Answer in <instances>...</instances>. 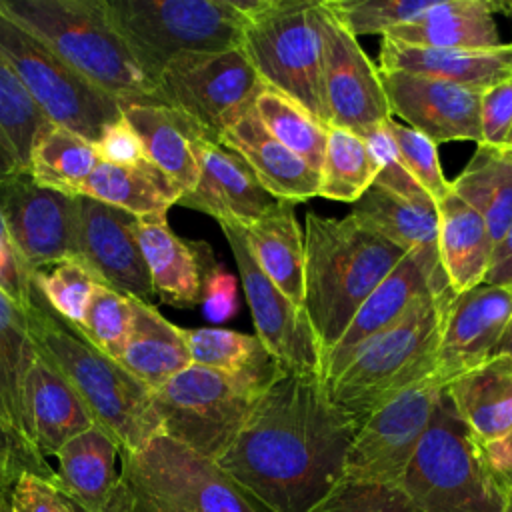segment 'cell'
<instances>
[{
    "mask_svg": "<svg viewBox=\"0 0 512 512\" xmlns=\"http://www.w3.org/2000/svg\"><path fill=\"white\" fill-rule=\"evenodd\" d=\"M356 432L322 374L280 368L218 466L270 512H312L342 480Z\"/></svg>",
    "mask_w": 512,
    "mask_h": 512,
    "instance_id": "cell-1",
    "label": "cell"
},
{
    "mask_svg": "<svg viewBox=\"0 0 512 512\" xmlns=\"http://www.w3.org/2000/svg\"><path fill=\"white\" fill-rule=\"evenodd\" d=\"M26 314L38 356L70 382L94 424L104 428L120 450H140L162 434L152 390L96 348L78 326L58 316L34 284Z\"/></svg>",
    "mask_w": 512,
    "mask_h": 512,
    "instance_id": "cell-2",
    "label": "cell"
},
{
    "mask_svg": "<svg viewBox=\"0 0 512 512\" xmlns=\"http://www.w3.org/2000/svg\"><path fill=\"white\" fill-rule=\"evenodd\" d=\"M304 254V308L324 358L406 252L350 214L306 212Z\"/></svg>",
    "mask_w": 512,
    "mask_h": 512,
    "instance_id": "cell-3",
    "label": "cell"
},
{
    "mask_svg": "<svg viewBox=\"0 0 512 512\" xmlns=\"http://www.w3.org/2000/svg\"><path fill=\"white\" fill-rule=\"evenodd\" d=\"M0 10L122 106L150 102L154 84L112 24L104 0H0Z\"/></svg>",
    "mask_w": 512,
    "mask_h": 512,
    "instance_id": "cell-4",
    "label": "cell"
},
{
    "mask_svg": "<svg viewBox=\"0 0 512 512\" xmlns=\"http://www.w3.org/2000/svg\"><path fill=\"white\" fill-rule=\"evenodd\" d=\"M454 292L416 308L390 330L364 342L330 380L332 402L360 424L410 386L436 374L444 314Z\"/></svg>",
    "mask_w": 512,
    "mask_h": 512,
    "instance_id": "cell-5",
    "label": "cell"
},
{
    "mask_svg": "<svg viewBox=\"0 0 512 512\" xmlns=\"http://www.w3.org/2000/svg\"><path fill=\"white\" fill-rule=\"evenodd\" d=\"M416 512H512L446 388L402 478Z\"/></svg>",
    "mask_w": 512,
    "mask_h": 512,
    "instance_id": "cell-6",
    "label": "cell"
},
{
    "mask_svg": "<svg viewBox=\"0 0 512 512\" xmlns=\"http://www.w3.org/2000/svg\"><path fill=\"white\" fill-rule=\"evenodd\" d=\"M126 512H270L218 462L160 434L120 450Z\"/></svg>",
    "mask_w": 512,
    "mask_h": 512,
    "instance_id": "cell-7",
    "label": "cell"
},
{
    "mask_svg": "<svg viewBox=\"0 0 512 512\" xmlns=\"http://www.w3.org/2000/svg\"><path fill=\"white\" fill-rule=\"evenodd\" d=\"M104 4L152 84L180 54L242 46L244 0H104Z\"/></svg>",
    "mask_w": 512,
    "mask_h": 512,
    "instance_id": "cell-8",
    "label": "cell"
},
{
    "mask_svg": "<svg viewBox=\"0 0 512 512\" xmlns=\"http://www.w3.org/2000/svg\"><path fill=\"white\" fill-rule=\"evenodd\" d=\"M320 0H244L242 50L264 84L328 124L322 90Z\"/></svg>",
    "mask_w": 512,
    "mask_h": 512,
    "instance_id": "cell-9",
    "label": "cell"
},
{
    "mask_svg": "<svg viewBox=\"0 0 512 512\" xmlns=\"http://www.w3.org/2000/svg\"><path fill=\"white\" fill-rule=\"evenodd\" d=\"M266 386L190 364L152 390L162 434L218 462L248 420Z\"/></svg>",
    "mask_w": 512,
    "mask_h": 512,
    "instance_id": "cell-10",
    "label": "cell"
},
{
    "mask_svg": "<svg viewBox=\"0 0 512 512\" xmlns=\"http://www.w3.org/2000/svg\"><path fill=\"white\" fill-rule=\"evenodd\" d=\"M0 58L12 68L38 110L94 144L122 118V104L68 66L38 34L0 10Z\"/></svg>",
    "mask_w": 512,
    "mask_h": 512,
    "instance_id": "cell-11",
    "label": "cell"
},
{
    "mask_svg": "<svg viewBox=\"0 0 512 512\" xmlns=\"http://www.w3.org/2000/svg\"><path fill=\"white\" fill-rule=\"evenodd\" d=\"M264 80L240 48L186 52L170 60L156 78L148 104L172 106L222 136L254 108Z\"/></svg>",
    "mask_w": 512,
    "mask_h": 512,
    "instance_id": "cell-12",
    "label": "cell"
},
{
    "mask_svg": "<svg viewBox=\"0 0 512 512\" xmlns=\"http://www.w3.org/2000/svg\"><path fill=\"white\" fill-rule=\"evenodd\" d=\"M444 388L430 376L370 414L352 440L344 478L400 486Z\"/></svg>",
    "mask_w": 512,
    "mask_h": 512,
    "instance_id": "cell-13",
    "label": "cell"
},
{
    "mask_svg": "<svg viewBox=\"0 0 512 512\" xmlns=\"http://www.w3.org/2000/svg\"><path fill=\"white\" fill-rule=\"evenodd\" d=\"M318 16L328 124L366 138L392 116L378 64L368 58L358 38L340 22L326 0H320Z\"/></svg>",
    "mask_w": 512,
    "mask_h": 512,
    "instance_id": "cell-14",
    "label": "cell"
},
{
    "mask_svg": "<svg viewBox=\"0 0 512 512\" xmlns=\"http://www.w3.org/2000/svg\"><path fill=\"white\" fill-rule=\"evenodd\" d=\"M0 216L32 274L76 258L78 196L44 188L28 170H18L0 180Z\"/></svg>",
    "mask_w": 512,
    "mask_h": 512,
    "instance_id": "cell-15",
    "label": "cell"
},
{
    "mask_svg": "<svg viewBox=\"0 0 512 512\" xmlns=\"http://www.w3.org/2000/svg\"><path fill=\"white\" fill-rule=\"evenodd\" d=\"M234 256L258 340L284 370L322 374V350L304 306L294 304L256 264L244 230L220 226Z\"/></svg>",
    "mask_w": 512,
    "mask_h": 512,
    "instance_id": "cell-16",
    "label": "cell"
},
{
    "mask_svg": "<svg viewBox=\"0 0 512 512\" xmlns=\"http://www.w3.org/2000/svg\"><path fill=\"white\" fill-rule=\"evenodd\" d=\"M446 292L454 290L444 274L438 252L406 254L364 300L340 340L324 354V382L334 378L364 342L400 324L416 308Z\"/></svg>",
    "mask_w": 512,
    "mask_h": 512,
    "instance_id": "cell-17",
    "label": "cell"
},
{
    "mask_svg": "<svg viewBox=\"0 0 512 512\" xmlns=\"http://www.w3.org/2000/svg\"><path fill=\"white\" fill-rule=\"evenodd\" d=\"M76 260H80L100 284L130 298L150 302L156 294L138 242V216L78 196Z\"/></svg>",
    "mask_w": 512,
    "mask_h": 512,
    "instance_id": "cell-18",
    "label": "cell"
},
{
    "mask_svg": "<svg viewBox=\"0 0 512 512\" xmlns=\"http://www.w3.org/2000/svg\"><path fill=\"white\" fill-rule=\"evenodd\" d=\"M392 116L434 144L472 140L480 144L482 92L442 78L380 70Z\"/></svg>",
    "mask_w": 512,
    "mask_h": 512,
    "instance_id": "cell-19",
    "label": "cell"
},
{
    "mask_svg": "<svg viewBox=\"0 0 512 512\" xmlns=\"http://www.w3.org/2000/svg\"><path fill=\"white\" fill-rule=\"evenodd\" d=\"M512 318V286L480 284L452 294L438 348L436 378L448 384L496 354Z\"/></svg>",
    "mask_w": 512,
    "mask_h": 512,
    "instance_id": "cell-20",
    "label": "cell"
},
{
    "mask_svg": "<svg viewBox=\"0 0 512 512\" xmlns=\"http://www.w3.org/2000/svg\"><path fill=\"white\" fill-rule=\"evenodd\" d=\"M276 204L240 154L220 138L208 142L200 160L196 186L182 194L178 206L212 216L220 226L248 228Z\"/></svg>",
    "mask_w": 512,
    "mask_h": 512,
    "instance_id": "cell-21",
    "label": "cell"
},
{
    "mask_svg": "<svg viewBox=\"0 0 512 512\" xmlns=\"http://www.w3.org/2000/svg\"><path fill=\"white\" fill-rule=\"evenodd\" d=\"M138 242L154 292L168 304H202L206 286L220 268L206 242L180 238L164 216L138 218Z\"/></svg>",
    "mask_w": 512,
    "mask_h": 512,
    "instance_id": "cell-22",
    "label": "cell"
},
{
    "mask_svg": "<svg viewBox=\"0 0 512 512\" xmlns=\"http://www.w3.org/2000/svg\"><path fill=\"white\" fill-rule=\"evenodd\" d=\"M124 118L142 140L146 160L168 176L182 194L200 176V160L208 142L220 138L186 112L162 104L122 106Z\"/></svg>",
    "mask_w": 512,
    "mask_h": 512,
    "instance_id": "cell-23",
    "label": "cell"
},
{
    "mask_svg": "<svg viewBox=\"0 0 512 512\" xmlns=\"http://www.w3.org/2000/svg\"><path fill=\"white\" fill-rule=\"evenodd\" d=\"M378 70L442 78L472 90L512 78V42L496 48H420L382 38Z\"/></svg>",
    "mask_w": 512,
    "mask_h": 512,
    "instance_id": "cell-24",
    "label": "cell"
},
{
    "mask_svg": "<svg viewBox=\"0 0 512 512\" xmlns=\"http://www.w3.org/2000/svg\"><path fill=\"white\" fill-rule=\"evenodd\" d=\"M220 140L244 158L260 184L276 200L296 204L318 196L320 172L278 142L254 108L226 128Z\"/></svg>",
    "mask_w": 512,
    "mask_h": 512,
    "instance_id": "cell-25",
    "label": "cell"
},
{
    "mask_svg": "<svg viewBox=\"0 0 512 512\" xmlns=\"http://www.w3.org/2000/svg\"><path fill=\"white\" fill-rule=\"evenodd\" d=\"M120 444L98 424L56 454V484L80 512H108L120 490Z\"/></svg>",
    "mask_w": 512,
    "mask_h": 512,
    "instance_id": "cell-26",
    "label": "cell"
},
{
    "mask_svg": "<svg viewBox=\"0 0 512 512\" xmlns=\"http://www.w3.org/2000/svg\"><path fill=\"white\" fill-rule=\"evenodd\" d=\"M26 434L44 456H56L74 436L94 426V418L70 382L44 358H36L26 382Z\"/></svg>",
    "mask_w": 512,
    "mask_h": 512,
    "instance_id": "cell-27",
    "label": "cell"
},
{
    "mask_svg": "<svg viewBox=\"0 0 512 512\" xmlns=\"http://www.w3.org/2000/svg\"><path fill=\"white\" fill-rule=\"evenodd\" d=\"M458 414L480 446L512 430V358L496 354L446 384Z\"/></svg>",
    "mask_w": 512,
    "mask_h": 512,
    "instance_id": "cell-28",
    "label": "cell"
},
{
    "mask_svg": "<svg viewBox=\"0 0 512 512\" xmlns=\"http://www.w3.org/2000/svg\"><path fill=\"white\" fill-rule=\"evenodd\" d=\"M502 2L436 0L416 22L388 32L384 38L420 48H496L502 42L494 12Z\"/></svg>",
    "mask_w": 512,
    "mask_h": 512,
    "instance_id": "cell-29",
    "label": "cell"
},
{
    "mask_svg": "<svg viewBox=\"0 0 512 512\" xmlns=\"http://www.w3.org/2000/svg\"><path fill=\"white\" fill-rule=\"evenodd\" d=\"M438 206V254L450 288L460 294L484 282L494 242L484 218L452 190Z\"/></svg>",
    "mask_w": 512,
    "mask_h": 512,
    "instance_id": "cell-30",
    "label": "cell"
},
{
    "mask_svg": "<svg viewBox=\"0 0 512 512\" xmlns=\"http://www.w3.org/2000/svg\"><path fill=\"white\" fill-rule=\"evenodd\" d=\"M150 390L160 388L192 364L184 328L168 322L150 302L132 298V326L118 360Z\"/></svg>",
    "mask_w": 512,
    "mask_h": 512,
    "instance_id": "cell-31",
    "label": "cell"
},
{
    "mask_svg": "<svg viewBox=\"0 0 512 512\" xmlns=\"http://www.w3.org/2000/svg\"><path fill=\"white\" fill-rule=\"evenodd\" d=\"M260 270L298 306H304V232L294 202L276 200L254 224L242 228Z\"/></svg>",
    "mask_w": 512,
    "mask_h": 512,
    "instance_id": "cell-32",
    "label": "cell"
},
{
    "mask_svg": "<svg viewBox=\"0 0 512 512\" xmlns=\"http://www.w3.org/2000/svg\"><path fill=\"white\" fill-rule=\"evenodd\" d=\"M364 228L410 252H438V206L434 200H406L372 184L352 212Z\"/></svg>",
    "mask_w": 512,
    "mask_h": 512,
    "instance_id": "cell-33",
    "label": "cell"
},
{
    "mask_svg": "<svg viewBox=\"0 0 512 512\" xmlns=\"http://www.w3.org/2000/svg\"><path fill=\"white\" fill-rule=\"evenodd\" d=\"M80 196L126 210L138 218H166L168 208L178 204L182 190L148 160L136 166L100 162L84 182Z\"/></svg>",
    "mask_w": 512,
    "mask_h": 512,
    "instance_id": "cell-34",
    "label": "cell"
},
{
    "mask_svg": "<svg viewBox=\"0 0 512 512\" xmlns=\"http://www.w3.org/2000/svg\"><path fill=\"white\" fill-rule=\"evenodd\" d=\"M98 164L100 156L92 140L46 122L32 142L26 170L44 188L80 196Z\"/></svg>",
    "mask_w": 512,
    "mask_h": 512,
    "instance_id": "cell-35",
    "label": "cell"
},
{
    "mask_svg": "<svg viewBox=\"0 0 512 512\" xmlns=\"http://www.w3.org/2000/svg\"><path fill=\"white\" fill-rule=\"evenodd\" d=\"M450 190L484 218L496 246L512 224V160L478 144Z\"/></svg>",
    "mask_w": 512,
    "mask_h": 512,
    "instance_id": "cell-36",
    "label": "cell"
},
{
    "mask_svg": "<svg viewBox=\"0 0 512 512\" xmlns=\"http://www.w3.org/2000/svg\"><path fill=\"white\" fill-rule=\"evenodd\" d=\"M184 336L192 364L248 378L262 386H268L280 370L258 336L226 328H188Z\"/></svg>",
    "mask_w": 512,
    "mask_h": 512,
    "instance_id": "cell-37",
    "label": "cell"
},
{
    "mask_svg": "<svg viewBox=\"0 0 512 512\" xmlns=\"http://www.w3.org/2000/svg\"><path fill=\"white\" fill-rule=\"evenodd\" d=\"M36 358L38 352L30 334L26 310L0 292V400L12 424L26 438L24 396Z\"/></svg>",
    "mask_w": 512,
    "mask_h": 512,
    "instance_id": "cell-38",
    "label": "cell"
},
{
    "mask_svg": "<svg viewBox=\"0 0 512 512\" xmlns=\"http://www.w3.org/2000/svg\"><path fill=\"white\" fill-rule=\"evenodd\" d=\"M380 162L358 134L330 126L320 168L318 196L354 204L374 182Z\"/></svg>",
    "mask_w": 512,
    "mask_h": 512,
    "instance_id": "cell-39",
    "label": "cell"
},
{
    "mask_svg": "<svg viewBox=\"0 0 512 512\" xmlns=\"http://www.w3.org/2000/svg\"><path fill=\"white\" fill-rule=\"evenodd\" d=\"M254 112L278 142L320 172L328 140L326 124L316 120L296 100L268 84L260 90L254 102Z\"/></svg>",
    "mask_w": 512,
    "mask_h": 512,
    "instance_id": "cell-40",
    "label": "cell"
},
{
    "mask_svg": "<svg viewBox=\"0 0 512 512\" xmlns=\"http://www.w3.org/2000/svg\"><path fill=\"white\" fill-rule=\"evenodd\" d=\"M50 120L38 110L12 68L0 58V138L12 148L20 166L28 168L38 130Z\"/></svg>",
    "mask_w": 512,
    "mask_h": 512,
    "instance_id": "cell-41",
    "label": "cell"
},
{
    "mask_svg": "<svg viewBox=\"0 0 512 512\" xmlns=\"http://www.w3.org/2000/svg\"><path fill=\"white\" fill-rule=\"evenodd\" d=\"M32 284L64 320L80 326L98 278L76 258L62 260L32 274Z\"/></svg>",
    "mask_w": 512,
    "mask_h": 512,
    "instance_id": "cell-42",
    "label": "cell"
},
{
    "mask_svg": "<svg viewBox=\"0 0 512 512\" xmlns=\"http://www.w3.org/2000/svg\"><path fill=\"white\" fill-rule=\"evenodd\" d=\"M132 326V298L108 288L106 284H96L80 332L104 354L120 360Z\"/></svg>",
    "mask_w": 512,
    "mask_h": 512,
    "instance_id": "cell-43",
    "label": "cell"
},
{
    "mask_svg": "<svg viewBox=\"0 0 512 512\" xmlns=\"http://www.w3.org/2000/svg\"><path fill=\"white\" fill-rule=\"evenodd\" d=\"M436 0H326L340 22L358 38L380 34L420 20Z\"/></svg>",
    "mask_w": 512,
    "mask_h": 512,
    "instance_id": "cell-44",
    "label": "cell"
},
{
    "mask_svg": "<svg viewBox=\"0 0 512 512\" xmlns=\"http://www.w3.org/2000/svg\"><path fill=\"white\" fill-rule=\"evenodd\" d=\"M384 126L390 132L406 170L422 186V190L438 204L450 192V182L446 180L440 166L438 144H434L418 130L406 126L404 122L396 120L394 116H390Z\"/></svg>",
    "mask_w": 512,
    "mask_h": 512,
    "instance_id": "cell-45",
    "label": "cell"
},
{
    "mask_svg": "<svg viewBox=\"0 0 512 512\" xmlns=\"http://www.w3.org/2000/svg\"><path fill=\"white\" fill-rule=\"evenodd\" d=\"M312 512H416L406 490L344 478Z\"/></svg>",
    "mask_w": 512,
    "mask_h": 512,
    "instance_id": "cell-46",
    "label": "cell"
},
{
    "mask_svg": "<svg viewBox=\"0 0 512 512\" xmlns=\"http://www.w3.org/2000/svg\"><path fill=\"white\" fill-rule=\"evenodd\" d=\"M26 472L56 482V470L12 424L0 400V488L10 492L14 482Z\"/></svg>",
    "mask_w": 512,
    "mask_h": 512,
    "instance_id": "cell-47",
    "label": "cell"
},
{
    "mask_svg": "<svg viewBox=\"0 0 512 512\" xmlns=\"http://www.w3.org/2000/svg\"><path fill=\"white\" fill-rule=\"evenodd\" d=\"M364 140L368 142L370 150L374 152V156L380 162V172H378L374 184L384 186L390 192H394V194H398L406 200H426V198H430L422 190V186L412 178V174L406 170V166L402 164V160L398 156V150H396V144H394L390 132L386 130V126L374 130Z\"/></svg>",
    "mask_w": 512,
    "mask_h": 512,
    "instance_id": "cell-48",
    "label": "cell"
},
{
    "mask_svg": "<svg viewBox=\"0 0 512 512\" xmlns=\"http://www.w3.org/2000/svg\"><path fill=\"white\" fill-rule=\"evenodd\" d=\"M480 132V146L498 152L506 150L512 136V78L494 84L482 92Z\"/></svg>",
    "mask_w": 512,
    "mask_h": 512,
    "instance_id": "cell-49",
    "label": "cell"
},
{
    "mask_svg": "<svg viewBox=\"0 0 512 512\" xmlns=\"http://www.w3.org/2000/svg\"><path fill=\"white\" fill-rule=\"evenodd\" d=\"M8 498L14 512H80L54 480L30 472L14 482Z\"/></svg>",
    "mask_w": 512,
    "mask_h": 512,
    "instance_id": "cell-50",
    "label": "cell"
},
{
    "mask_svg": "<svg viewBox=\"0 0 512 512\" xmlns=\"http://www.w3.org/2000/svg\"><path fill=\"white\" fill-rule=\"evenodd\" d=\"M0 292L16 306L28 310L32 296V270L12 246L0 216Z\"/></svg>",
    "mask_w": 512,
    "mask_h": 512,
    "instance_id": "cell-51",
    "label": "cell"
},
{
    "mask_svg": "<svg viewBox=\"0 0 512 512\" xmlns=\"http://www.w3.org/2000/svg\"><path fill=\"white\" fill-rule=\"evenodd\" d=\"M96 150L100 156V162L108 164H120V166H136L146 160V152L142 146L140 136L130 126V122L124 118L110 124L100 140L96 142Z\"/></svg>",
    "mask_w": 512,
    "mask_h": 512,
    "instance_id": "cell-52",
    "label": "cell"
},
{
    "mask_svg": "<svg viewBox=\"0 0 512 512\" xmlns=\"http://www.w3.org/2000/svg\"><path fill=\"white\" fill-rule=\"evenodd\" d=\"M236 312V278L222 266L210 278L204 298L202 314L210 322H224Z\"/></svg>",
    "mask_w": 512,
    "mask_h": 512,
    "instance_id": "cell-53",
    "label": "cell"
},
{
    "mask_svg": "<svg viewBox=\"0 0 512 512\" xmlns=\"http://www.w3.org/2000/svg\"><path fill=\"white\" fill-rule=\"evenodd\" d=\"M482 454L496 482L512 496V430L502 440L482 446Z\"/></svg>",
    "mask_w": 512,
    "mask_h": 512,
    "instance_id": "cell-54",
    "label": "cell"
},
{
    "mask_svg": "<svg viewBox=\"0 0 512 512\" xmlns=\"http://www.w3.org/2000/svg\"><path fill=\"white\" fill-rule=\"evenodd\" d=\"M482 284L490 286H512V224L506 234L496 242L490 258L488 272Z\"/></svg>",
    "mask_w": 512,
    "mask_h": 512,
    "instance_id": "cell-55",
    "label": "cell"
},
{
    "mask_svg": "<svg viewBox=\"0 0 512 512\" xmlns=\"http://www.w3.org/2000/svg\"><path fill=\"white\" fill-rule=\"evenodd\" d=\"M18 170H24L16 158V154L12 152V148L0 138V180L16 174Z\"/></svg>",
    "mask_w": 512,
    "mask_h": 512,
    "instance_id": "cell-56",
    "label": "cell"
},
{
    "mask_svg": "<svg viewBox=\"0 0 512 512\" xmlns=\"http://www.w3.org/2000/svg\"><path fill=\"white\" fill-rule=\"evenodd\" d=\"M496 354H502V356L512 358V318H510V322H508V326H506V330H504V334H502V338H500V344H498V348H496ZM496 354H494V356H496Z\"/></svg>",
    "mask_w": 512,
    "mask_h": 512,
    "instance_id": "cell-57",
    "label": "cell"
},
{
    "mask_svg": "<svg viewBox=\"0 0 512 512\" xmlns=\"http://www.w3.org/2000/svg\"><path fill=\"white\" fill-rule=\"evenodd\" d=\"M108 512H126V504H124V496H122V490H118V496L114 500V504L110 506Z\"/></svg>",
    "mask_w": 512,
    "mask_h": 512,
    "instance_id": "cell-58",
    "label": "cell"
},
{
    "mask_svg": "<svg viewBox=\"0 0 512 512\" xmlns=\"http://www.w3.org/2000/svg\"><path fill=\"white\" fill-rule=\"evenodd\" d=\"M8 494H10V492L0 494V512H14V508H12V504H10Z\"/></svg>",
    "mask_w": 512,
    "mask_h": 512,
    "instance_id": "cell-59",
    "label": "cell"
},
{
    "mask_svg": "<svg viewBox=\"0 0 512 512\" xmlns=\"http://www.w3.org/2000/svg\"><path fill=\"white\" fill-rule=\"evenodd\" d=\"M500 12H504L506 16H510V18H512V0H508V2H502V8H500Z\"/></svg>",
    "mask_w": 512,
    "mask_h": 512,
    "instance_id": "cell-60",
    "label": "cell"
},
{
    "mask_svg": "<svg viewBox=\"0 0 512 512\" xmlns=\"http://www.w3.org/2000/svg\"><path fill=\"white\" fill-rule=\"evenodd\" d=\"M508 160H512V136H510V142H508V146H506V150L502 152Z\"/></svg>",
    "mask_w": 512,
    "mask_h": 512,
    "instance_id": "cell-61",
    "label": "cell"
},
{
    "mask_svg": "<svg viewBox=\"0 0 512 512\" xmlns=\"http://www.w3.org/2000/svg\"><path fill=\"white\" fill-rule=\"evenodd\" d=\"M4 492H6V490H2V488H0V494H4Z\"/></svg>",
    "mask_w": 512,
    "mask_h": 512,
    "instance_id": "cell-62",
    "label": "cell"
}]
</instances>
